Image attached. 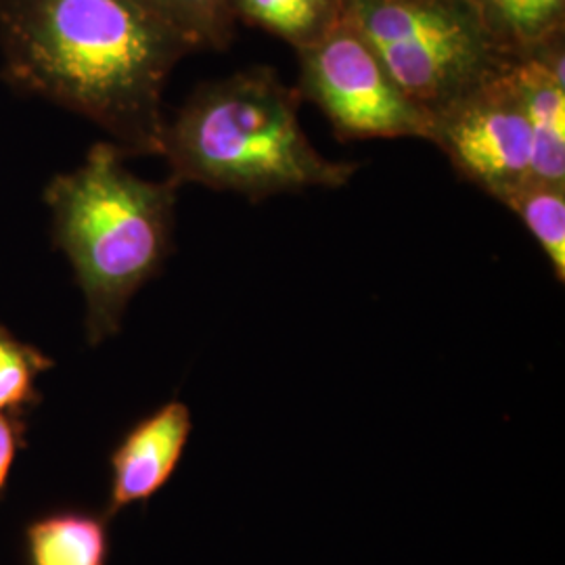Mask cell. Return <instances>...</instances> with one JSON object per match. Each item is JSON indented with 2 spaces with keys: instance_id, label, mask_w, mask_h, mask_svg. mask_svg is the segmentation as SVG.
<instances>
[{
  "instance_id": "obj_2",
  "label": "cell",
  "mask_w": 565,
  "mask_h": 565,
  "mask_svg": "<svg viewBox=\"0 0 565 565\" xmlns=\"http://www.w3.org/2000/svg\"><path fill=\"white\" fill-rule=\"evenodd\" d=\"M300 103L298 90L264 65L203 82L166 120L160 158L179 184L198 182L254 203L348 184L359 166L331 162L312 147Z\"/></svg>"
},
{
  "instance_id": "obj_6",
  "label": "cell",
  "mask_w": 565,
  "mask_h": 565,
  "mask_svg": "<svg viewBox=\"0 0 565 565\" xmlns=\"http://www.w3.org/2000/svg\"><path fill=\"white\" fill-rule=\"evenodd\" d=\"M427 141L497 202L532 177V130L509 67L434 111Z\"/></svg>"
},
{
  "instance_id": "obj_12",
  "label": "cell",
  "mask_w": 565,
  "mask_h": 565,
  "mask_svg": "<svg viewBox=\"0 0 565 565\" xmlns=\"http://www.w3.org/2000/svg\"><path fill=\"white\" fill-rule=\"evenodd\" d=\"M543 247L553 275L565 281V184L525 179L501 200Z\"/></svg>"
},
{
  "instance_id": "obj_1",
  "label": "cell",
  "mask_w": 565,
  "mask_h": 565,
  "mask_svg": "<svg viewBox=\"0 0 565 565\" xmlns=\"http://www.w3.org/2000/svg\"><path fill=\"white\" fill-rule=\"evenodd\" d=\"M2 78L81 114L128 156L162 153L163 86L193 49L135 0H0Z\"/></svg>"
},
{
  "instance_id": "obj_9",
  "label": "cell",
  "mask_w": 565,
  "mask_h": 565,
  "mask_svg": "<svg viewBox=\"0 0 565 565\" xmlns=\"http://www.w3.org/2000/svg\"><path fill=\"white\" fill-rule=\"evenodd\" d=\"M103 511L61 507L23 525V565H109L111 532Z\"/></svg>"
},
{
  "instance_id": "obj_10",
  "label": "cell",
  "mask_w": 565,
  "mask_h": 565,
  "mask_svg": "<svg viewBox=\"0 0 565 565\" xmlns=\"http://www.w3.org/2000/svg\"><path fill=\"white\" fill-rule=\"evenodd\" d=\"M235 21L263 28L296 51L327 39L345 20V0H228Z\"/></svg>"
},
{
  "instance_id": "obj_3",
  "label": "cell",
  "mask_w": 565,
  "mask_h": 565,
  "mask_svg": "<svg viewBox=\"0 0 565 565\" xmlns=\"http://www.w3.org/2000/svg\"><path fill=\"white\" fill-rule=\"evenodd\" d=\"M124 158L114 142H99L76 170L57 174L44 189L53 242L81 287L93 348L120 333L128 303L174 249L182 184L172 177L145 181Z\"/></svg>"
},
{
  "instance_id": "obj_14",
  "label": "cell",
  "mask_w": 565,
  "mask_h": 565,
  "mask_svg": "<svg viewBox=\"0 0 565 565\" xmlns=\"http://www.w3.org/2000/svg\"><path fill=\"white\" fill-rule=\"evenodd\" d=\"M53 366L51 356L0 324V413L28 415L36 408L42 403L39 377Z\"/></svg>"
},
{
  "instance_id": "obj_15",
  "label": "cell",
  "mask_w": 565,
  "mask_h": 565,
  "mask_svg": "<svg viewBox=\"0 0 565 565\" xmlns=\"http://www.w3.org/2000/svg\"><path fill=\"white\" fill-rule=\"evenodd\" d=\"M25 446H28L25 415L0 413V499L7 490L15 461Z\"/></svg>"
},
{
  "instance_id": "obj_4",
  "label": "cell",
  "mask_w": 565,
  "mask_h": 565,
  "mask_svg": "<svg viewBox=\"0 0 565 565\" xmlns=\"http://www.w3.org/2000/svg\"><path fill=\"white\" fill-rule=\"evenodd\" d=\"M345 20L404 95L429 114L515 60L490 36L471 0H345Z\"/></svg>"
},
{
  "instance_id": "obj_5",
  "label": "cell",
  "mask_w": 565,
  "mask_h": 565,
  "mask_svg": "<svg viewBox=\"0 0 565 565\" xmlns=\"http://www.w3.org/2000/svg\"><path fill=\"white\" fill-rule=\"evenodd\" d=\"M298 95L315 103L340 141L424 139L431 114L411 102L363 34L343 20L327 39L298 51Z\"/></svg>"
},
{
  "instance_id": "obj_8",
  "label": "cell",
  "mask_w": 565,
  "mask_h": 565,
  "mask_svg": "<svg viewBox=\"0 0 565 565\" xmlns=\"http://www.w3.org/2000/svg\"><path fill=\"white\" fill-rule=\"evenodd\" d=\"M564 34L543 42L509 65L532 130V177L565 184Z\"/></svg>"
},
{
  "instance_id": "obj_7",
  "label": "cell",
  "mask_w": 565,
  "mask_h": 565,
  "mask_svg": "<svg viewBox=\"0 0 565 565\" xmlns=\"http://www.w3.org/2000/svg\"><path fill=\"white\" fill-rule=\"evenodd\" d=\"M191 431V408L177 398L130 425L107 457L109 490L103 513L114 520L162 492L181 465Z\"/></svg>"
},
{
  "instance_id": "obj_11",
  "label": "cell",
  "mask_w": 565,
  "mask_h": 565,
  "mask_svg": "<svg viewBox=\"0 0 565 565\" xmlns=\"http://www.w3.org/2000/svg\"><path fill=\"white\" fill-rule=\"evenodd\" d=\"M494 42L520 57L565 32V0H471Z\"/></svg>"
},
{
  "instance_id": "obj_13",
  "label": "cell",
  "mask_w": 565,
  "mask_h": 565,
  "mask_svg": "<svg viewBox=\"0 0 565 565\" xmlns=\"http://www.w3.org/2000/svg\"><path fill=\"white\" fill-rule=\"evenodd\" d=\"M147 13L162 21L193 51H223L235 32L228 0H135Z\"/></svg>"
}]
</instances>
